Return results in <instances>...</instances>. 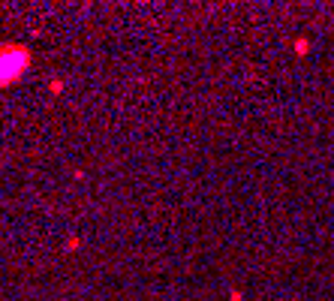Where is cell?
Listing matches in <instances>:
<instances>
[{
    "label": "cell",
    "mask_w": 334,
    "mask_h": 301,
    "mask_svg": "<svg viewBox=\"0 0 334 301\" xmlns=\"http://www.w3.org/2000/svg\"><path fill=\"white\" fill-rule=\"evenodd\" d=\"M30 66V51L27 45H18V42H6L0 45V90L6 84H12L21 72H27Z\"/></svg>",
    "instance_id": "obj_1"
}]
</instances>
